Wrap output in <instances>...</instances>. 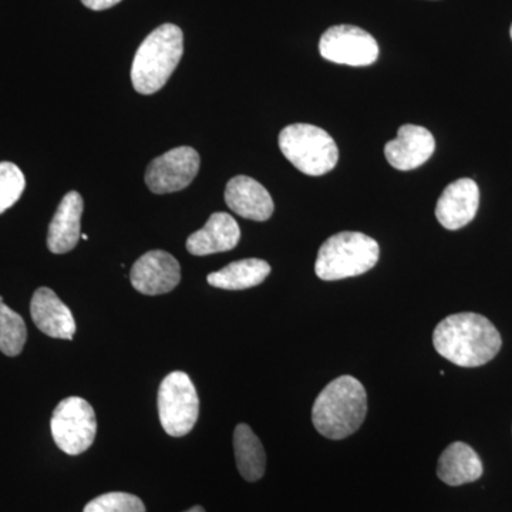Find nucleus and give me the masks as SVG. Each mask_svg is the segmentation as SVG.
Wrapping results in <instances>:
<instances>
[{"instance_id":"nucleus-1","label":"nucleus","mask_w":512,"mask_h":512,"mask_svg":"<svg viewBox=\"0 0 512 512\" xmlns=\"http://www.w3.org/2000/svg\"><path fill=\"white\" fill-rule=\"evenodd\" d=\"M433 345L448 362L460 367H478L493 360L503 340L497 328L478 313H456L436 326Z\"/></svg>"},{"instance_id":"nucleus-2","label":"nucleus","mask_w":512,"mask_h":512,"mask_svg":"<svg viewBox=\"0 0 512 512\" xmlns=\"http://www.w3.org/2000/svg\"><path fill=\"white\" fill-rule=\"evenodd\" d=\"M367 414V394L353 376H340L316 397L312 421L319 434L330 440H343L362 427Z\"/></svg>"},{"instance_id":"nucleus-3","label":"nucleus","mask_w":512,"mask_h":512,"mask_svg":"<svg viewBox=\"0 0 512 512\" xmlns=\"http://www.w3.org/2000/svg\"><path fill=\"white\" fill-rule=\"evenodd\" d=\"M184 53L183 30L165 23L146 37L134 56L131 83L140 94L163 89Z\"/></svg>"},{"instance_id":"nucleus-4","label":"nucleus","mask_w":512,"mask_h":512,"mask_svg":"<svg viewBox=\"0 0 512 512\" xmlns=\"http://www.w3.org/2000/svg\"><path fill=\"white\" fill-rule=\"evenodd\" d=\"M375 239L362 232H339L319 248L315 271L322 281H340L366 274L379 261Z\"/></svg>"},{"instance_id":"nucleus-5","label":"nucleus","mask_w":512,"mask_h":512,"mask_svg":"<svg viewBox=\"0 0 512 512\" xmlns=\"http://www.w3.org/2000/svg\"><path fill=\"white\" fill-rule=\"evenodd\" d=\"M279 148L296 170L312 177L328 174L336 167L339 150L323 128L312 124H291L279 134Z\"/></svg>"},{"instance_id":"nucleus-6","label":"nucleus","mask_w":512,"mask_h":512,"mask_svg":"<svg viewBox=\"0 0 512 512\" xmlns=\"http://www.w3.org/2000/svg\"><path fill=\"white\" fill-rule=\"evenodd\" d=\"M158 414L168 436L184 437L194 429L200 416V399L187 373L165 376L158 390Z\"/></svg>"},{"instance_id":"nucleus-7","label":"nucleus","mask_w":512,"mask_h":512,"mask_svg":"<svg viewBox=\"0 0 512 512\" xmlns=\"http://www.w3.org/2000/svg\"><path fill=\"white\" fill-rule=\"evenodd\" d=\"M50 427L57 447L69 456H79L96 439V413L82 397H67L57 404Z\"/></svg>"},{"instance_id":"nucleus-8","label":"nucleus","mask_w":512,"mask_h":512,"mask_svg":"<svg viewBox=\"0 0 512 512\" xmlns=\"http://www.w3.org/2000/svg\"><path fill=\"white\" fill-rule=\"evenodd\" d=\"M319 52L323 59L346 66H370L379 57L375 37L356 26H333L320 37Z\"/></svg>"},{"instance_id":"nucleus-9","label":"nucleus","mask_w":512,"mask_h":512,"mask_svg":"<svg viewBox=\"0 0 512 512\" xmlns=\"http://www.w3.org/2000/svg\"><path fill=\"white\" fill-rule=\"evenodd\" d=\"M201 158L192 147H177L154 158L146 171V184L154 194L184 190L197 177Z\"/></svg>"},{"instance_id":"nucleus-10","label":"nucleus","mask_w":512,"mask_h":512,"mask_svg":"<svg viewBox=\"0 0 512 512\" xmlns=\"http://www.w3.org/2000/svg\"><path fill=\"white\" fill-rule=\"evenodd\" d=\"M131 285L143 295H163L177 288L181 281V266L168 252L150 251L131 268Z\"/></svg>"},{"instance_id":"nucleus-11","label":"nucleus","mask_w":512,"mask_h":512,"mask_svg":"<svg viewBox=\"0 0 512 512\" xmlns=\"http://www.w3.org/2000/svg\"><path fill=\"white\" fill-rule=\"evenodd\" d=\"M436 150V140L427 128L404 124L396 140L384 146V156L393 168L410 171L429 161Z\"/></svg>"},{"instance_id":"nucleus-12","label":"nucleus","mask_w":512,"mask_h":512,"mask_svg":"<svg viewBox=\"0 0 512 512\" xmlns=\"http://www.w3.org/2000/svg\"><path fill=\"white\" fill-rule=\"evenodd\" d=\"M480 190L471 178H460L448 185L437 201V221L450 231L466 227L476 218Z\"/></svg>"},{"instance_id":"nucleus-13","label":"nucleus","mask_w":512,"mask_h":512,"mask_svg":"<svg viewBox=\"0 0 512 512\" xmlns=\"http://www.w3.org/2000/svg\"><path fill=\"white\" fill-rule=\"evenodd\" d=\"M225 202L235 214L252 221L269 220L275 210L274 201L264 185L247 175H238L229 181Z\"/></svg>"},{"instance_id":"nucleus-14","label":"nucleus","mask_w":512,"mask_h":512,"mask_svg":"<svg viewBox=\"0 0 512 512\" xmlns=\"http://www.w3.org/2000/svg\"><path fill=\"white\" fill-rule=\"evenodd\" d=\"M30 315L37 329L50 338L72 340L76 333L73 313L52 289L39 288L30 302Z\"/></svg>"},{"instance_id":"nucleus-15","label":"nucleus","mask_w":512,"mask_h":512,"mask_svg":"<svg viewBox=\"0 0 512 512\" xmlns=\"http://www.w3.org/2000/svg\"><path fill=\"white\" fill-rule=\"evenodd\" d=\"M83 210L84 202L79 192L70 191L64 195L47 232V248L50 252L67 254L76 248L77 242L82 238L80 221Z\"/></svg>"},{"instance_id":"nucleus-16","label":"nucleus","mask_w":512,"mask_h":512,"mask_svg":"<svg viewBox=\"0 0 512 512\" xmlns=\"http://www.w3.org/2000/svg\"><path fill=\"white\" fill-rule=\"evenodd\" d=\"M241 239L238 222L227 212H215L204 228L187 239V251L195 256H207L234 249Z\"/></svg>"},{"instance_id":"nucleus-17","label":"nucleus","mask_w":512,"mask_h":512,"mask_svg":"<svg viewBox=\"0 0 512 512\" xmlns=\"http://www.w3.org/2000/svg\"><path fill=\"white\" fill-rule=\"evenodd\" d=\"M483 463L476 451L468 444L456 441L441 453L437 464V476L451 487L474 483L483 476Z\"/></svg>"},{"instance_id":"nucleus-18","label":"nucleus","mask_w":512,"mask_h":512,"mask_svg":"<svg viewBox=\"0 0 512 512\" xmlns=\"http://www.w3.org/2000/svg\"><path fill=\"white\" fill-rule=\"evenodd\" d=\"M271 274V265L262 259L249 258L232 262L221 271L212 272L207 276V282L214 288L225 291H244L254 288Z\"/></svg>"},{"instance_id":"nucleus-19","label":"nucleus","mask_w":512,"mask_h":512,"mask_svg":"<svg viewBox=\"0 0 512 512\" xmlns=\"http://www.w3.org/2000/svg\"><path fill=\"white\" fill-rule=\"evenodd\" d=\"M234 450L239 474L249 483L261 480L265 474L266 454L261 440L248 424H238L235 429Z\"/></svg>"},{"instance_id":"nucleus-20","label":"nucleus","mask_w":512,"mask_h":512,"mask_svg":"<svg viewBox=\"0 0 512 512\" xmlns=\"http://www.w3.org/2000/svg\"><path fill=\"white\" fill-rule=\"evenodd\" d=\"M28 329L22 316L3 303L0 296V352L6 356H18L25 348Z\"/></svg>"},{"instance_id":"nucleus-21","label":"nucleus","mask_w":512,"mask_h":512,"mask_svg":"<svg viewBox=\"0 0 512 512\" xmlns=\"http://www.w3.org/2000/svg\"><path fill=\"white\" fill-rule=\"evenodd\" d=\"M26 180L18 165L0 163V214L12 208L25 191Z\"/></svg>"},{"instance_id":"nucleus-22","label":"nucleus","mask_w":512,"mask_h":512,"mask_svg":"<svg viewBox=\"0 0 512 512\" xmlns=\"http://www.w3.org/2000/svg\"><path fill=\"white\" fill-rule=\"evenodd\" d=\"M83 512H146V505L133 494L107 493L90 501Z\"/></svg>"},{"instance_id":"nucleus-23","label":"nucleus","mask_w":512,"mask_h":512,"mask_svg":"<svg viewBox=\"0 0 512 512\" xmlns=\"http://www.w3.org/2000/svg\"><path fill=\"white\" fill-rule=\"evenodd\" d=\"M120 2L121 0H82L83 5L92 10L110 9L119 5Z\"/></svg>"},{"instance_id":"nucleus-24","label":"nucleus","mask_w":512,"mask_h":512,"mask_svg":"<svg viewBox=\"0 0 512 512\" xmlns=\"http://www.w3.org/2000/svg\"><path fill=\"white\" fill-rule=\"evenodd\" d=\"M184 512H205V510L201 507V505H195V507H192L190 510Z\"/></svg>"},{"instance_id":"nucleus-25","label":"nucleus","mask_w":512,"mask_h":512,"mask_svg":"<svg viewBox=\"0 0 512 512\" xmlns=\"http://www.w3.org/2000/svg\"><path fill=\"white\" fill-rule=\"evenodd\" d=\"M82 239H83V241H87V239H89V237H87L86 234H82Z\"/></svg>"},{"instance_id":"nucleus-26","label":"nucleus","mask_w":512,"mask_h":512,"mask_svg":"<svg viewBox=\"0 0 512 512\" xmlns=\"http://www.w3.org/2000/svg\"><path fill=\"white\" fill-rule=\"evenodd\" d=\"M511 39H512V26H511Z\"/></svg>"}]
</instances>
